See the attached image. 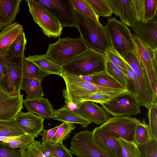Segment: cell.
Listing matches in <instances>:
<instances>
[{
	"mask_svg": "<svg viewBox=\"0 0 157 157\" xmlns=\"http://www.w3.org/2000/svg\"><path fill=\"white\" fill-rule=\"evenodd\" d=\"M1 56L3 66V89L13 96L19 94L21 90L24 59L13 58L9 56L8 52Z\"/></svg>",
	"mask_w": 157,
	"mask_h": 157,
	"instance_id": "cell-7",
	"label": "cell"
},
{
	"mask_svg": "<svg viewBox=\"0 0 157 157\" xmlns=\"http://www.w3.org/2000/svg\"><path fill=\"white\" fill-rule=\"evenodd\" d=\"M47 8L62 27H76L75 8L71 0H33Z\"/></svg>",
	"mask_w": 157,
	"mask_h": 157,
	"instance_id": "cell-13",
	"label": "cell"
},
{
	"mask_svg": "<svg viewBox=\"0 0 157 157\" xmlns=\"http://www.w3.org/2000/svg\"><path fill=\"white\" fill-rule=\"evenodd\" d=\"M15 119L25 134L34 138L41 136L44 129V119L30 112L24 113L21 110Z\"/></svg>",
	"mask_w": 157,
	"mask_h": 157,
	"instance_id": "cell-15",
	"label": "cell"
},
{
	"mask_svg": "<svg viewBox=\"0 0 157 157\" xmlns=\"http://www.w3.org/2000/svg\"><path fill=\"white\" fill-rule=\"evenodd\" d=\"M130 27L144 44L157 50V15L146 21L135 20Z\"/></svg>",
	"mask_w": 157,
	"mask_h": 157,
	"instance_id": "cell-14",
	"label": "cell"
},
{
	"mask_svg": "<svg viewBox=\"0 0 157 157\" xmlns=\"http://www.w3.org/2000/svg\"><path fill=\"white\" fill-rule=\"evenodd\" d=\"M23 104L28 112L35 113L44 119L52 118L54 110L48 100L43 97L31 99L25 98Z\"/></svg>",
	"mask_w": 157,
	"mask_h": 157,
	"instance_id": "cell-19",
	"label": "cell"
},
{
	"mask_svg": "<svg viewBox=\"0 0 157 157\" xmlns=\"http://www.w3.org/2000/svg\"><path fill=\"white\" fill-rule=\"evenodd\" d=\"M93 78L94 83L99 86L113 88L126 89L106 71L93 75Z\"/></svg>",
	"mask_w": 157,
	"mask_h": 157,
	"instance_id": "cell-30",
	"label": "cell"
},
{
	"mask_svg": "<svg viewBox=\"0 0 157 157\" xmlns=\"http://www.w3.org/2000/svg\"><path fill=\"white\" fill-rule=\"evenodd\" d=\"M23 94L20 93L0 102V120H9L15 118L23 109Z\"/></svg>",
	"mask_w": 157,
	"mask_h": 157,
	"instance_id": "cell-21",
	"label": "cell"
},
{
	"mask_svg": "<svg viewBox=\"0 0 157 157\" xmlns=\"http://www.w3.org/2000/svg\"><path fill=\"white\" fill-rule=\"evenodd\" d=\"M24 134L15 118L9 120H0V136H16Z\"/></svg>",
	"mask_w": 157,
	"mask_h": 157,
	"instance_id": "cell-29",
	"label": "cell"
},
{
	"mask_svg": "<svg viewBox=\"0 0 157 157\" xmlns=\"http://www.w3.org/2000/svg\"><path fill=\"white\" fill-rule=\"evenodd\" d=\"M75 111L91 122L100 125L109 118V115L102 107L94 102L84 101Z\"/></svg>",
	"mask_w": 157,
	"mask_h": 157,
	"instance_id": "cell-18",
	"label": "cell"
},
{
	"mask_svg": "<svg viewBox=\"0 0 157 157\" xmlns=\"http://www.w3.org/2000/svg\"><path fill=\"white\" fill-rule=\"evenodd\" d=\"M3 75V66L2 63L1 56L0 55V89L4 90L3 88L2 85V80Z\"/></svg>",
	"mask_w": 157,
	"mask_h": 157,
	"instance_id": "cell-48",
	"label": "cell"
},
{
	"mask_svg": "<svg viewBox=\"0 0 157 157\" xmlns=\"http://www.w3.org/2000/svg\"><path fill=\"white\" fill-rule=\"evenodd\" d=\"M140 122L135 117L128 116H116L109 118L99 127L117 138L134 142L135 130Z\"/></svg>",
	"mask_w": 157,
	"mask_h": 157,
	"instance_id": "cell-12",
	"label": "cell"
},
{
	"mask_svg": "<svg viewBox=\"0 0 157 157\" xmlns=\"http://www.w3.org/2000/svg\"><path fill=\"white\" fill-rule=\"evenodd\" d=\"M106 69V72L127 90L129 82V78L107 58Z\"/></svg>",
	"mask_w": 157,
	"mask_h": 157,
	"instance_id": "cell-35",
	"label": "cell"
},
{
	"mask_svg": "<svg viewBox=\"0 0 157 157\" xmlns=\"http://www.w3.org/2000/svg\"><path fill=\"white\" fill-rule=\"evenodd\" d=\"M117 139L121 147L122 157H140L137 145L135 142L128 141L120 137Z\"/></svg>",
	"mask_w": 157,
	"mask_h": 157,
	"instance_id": "cell-37",
	"label": "cell"
},
{
	"mask_svg": "<svg viewBox=\"0 0 157 157\" xmlns=\"http://www.w3.org/2000/svg\"><path fill=\"white\" fill-rule=\"evenodd\" d=\"M35 138L29 135L24 134L16 136L8 144L14 148H22L34 140Z\"/></svg>",
	"mask_w": 157,
	"mask_h": 157,
	"instance_id": "cell-44",
	"label": "cell"
},
{
	"mask_svg": "<svg viewBox=\"0 0 157 157\" xmlns=\"http://www.w3.org/2000/svg\"><path fill=\"white\" fill-rule=\"evenodd\" d=\"M111 6L113 13L118 17L121 22L130 26L138 15L135 0H107Z\"/></svg>",
	"mask_w": 157,
	"mask_h": 157,
	"instance_id": "cell-17",
	"label": "cell"
},
{
	"mask_svg": "<svg viewBox=\"0 0 157 157\" xmlns=\"http://www.w3.org/2000/svg\"><path fill=\"white\" fill-rule=\"evenodd\" d=\"M124 93L98 92L90 95L85 101H90L101 104L109 101L116 96Z\"/></svg>",
	"mask_w": 157,
	"mask_h": 157,
	"instance_id": "cell-42",
	"label": "cell"
},
{
	"mask_svg": "<svg viewBox=\"0 0 157 157\" xmlns=\"http://www.w3.org/2000/svg\"><path fill=\"white\" fill-rule=\"evenodd\" d=\"M26 42L25 34L23 31L10 46L7 52L9 56L14 59L23 60L25 57L24 53Z\"/></svg>",
	"mask_w": 157,
	"mask_h": 157,
	"instance_id": "cell-27",
	"label": "cell"
},
{
	"mask_svg": "<svg viewBox=\"0 0 157 157\" xmlns=\"http://www.w3.org/2000/svg\"><path fill=\"white\" fill-rule=\"evenodd\" d=\"M76 27L88 48L105 54L111 47L104 27L83 16L75 9Z\"/></svg>",
	"mask_w": 157,
	"mask_h": 157,
	"instance_id": "cell-2",
	"label": "cell"
},
{
	"mask_svg": "<svg viewBox=\"0 0 157 157\" xmlns=\"http://www.w3.org/2000/svg\"><path fill=\"white\" fill-rule=\"evenodd\" d=\"M105 54L88 48L69 63L62 66L63 71L78 76L94 75L106 71Z\"/></svg>",
	"mask_w": 157,
	"mask_h": 157,
	"instance_id": "cell-3",
	"label": "cell"
},
{
	"mask_svg": "<svg viewBox=\"0 0 157 157\" xmlns=\"http://www.w3.org/2000/svg\"><path fill=\"white\" fill-rule=\"evenodd\" d=\"M148 117L149 119L148 125L150 138L157 140V103L152 104L148 109Z\"/></svg>",
	"mask_w": 157,
	"mask_h": 157,
	"instance_id": "cell-41",
	"label": "cell"
},
{
	"mask_svg": "<svg viewBox=\"0 0 157 157\" xmlns=\"http://www.w3.org/2000/svg\"><path fill=\"white\" fill-rule=\"evenodd\" d=\"M25 2L34 21L41 29L43 33L49 37H59L63 27L58 19L47 8L33 0Z\"/></svg>",
	"mask_w": 157,
	"mask_h": 157,
	"instance_id": "cell-6",
	"label": "cell"
},
{
	"mask_svg": "<svg viewBox=\"0 0 157 157\" xmlns=\"http://www.w3.org/2000/svg\"><path fill=\"white\" fill-rule=\"evenodd\" d=\"M127 75L129 79V85L127 90L135 95L141 106H142V100L140 85L133 71L125 61Z\"/></svg>",
	"mask_w": 157,
	"mask_h": 157,
	"instance_id": "cell-33",
	"label": "cell"
},
{
	"mask_svg": "<svg viewBox=\"0 0 157 157\" xmlns=\"http://www.w3.org/2000/svg\"><path fill=\"white\" fill-rule=\"evenodd\" d=\"M19 149L22 157H46L40 141L34 140Z\"/></svg>",
	"mask_w": 157,
	"mask_h": 157,
	"instance_id": "cell-36",
	"label": "cell"
},
{
	"mask_svg": "<svg viewBox=\"0 0 157 157\" xmlns=\"http://www.w3.org/2000/svg\"><path fill=\"white\" fill-rule=\"evenodd\" d=\"M93 75H88L83 76H79L83 80L91 83H94L93 76Z\"/></svg>",
	"mask_w": 157,
	"mask_h": 157,
	"instance_id": "cell-49",
	"label": "cell"
},
{
	"mask_svg": "<svg viewBox=\"0 0 157 157\" xmlns=\"http://www.w3.org/2000/svg\"><path fill=\"white\" fill-rule=\"evenodd\" d=\"M52 119L63 122L78 124L82 127L85 128L92 123L78 113L69 109L66 105L55 110L54 115Z\"/></svg>",
	"mask_w": 157,
	"mask_h": 157,
	"instance_id": "cell-24",
	"label": "cell"
},
{
	"mask_svg": "<svg viewBox=\"0 0 157 157\" xmlns=\"http://www.w3.org/2000/svg\"><path fill=\"white\" fill-rule=\"evenodd\" d=\"M92 135L94 142L108 154L113 157H122L117 138L111 133L99 126L94 128Z\"/></svg>",
	"mask_w": 157,
	"mask_h": 157,
	"instance_id": "cell-16",
	"label": "cell"
},
{
	"mask_svg": "<svg viewBox=\"0 0 157 157\" xmlns=\"http://www.w3.org/2000/svg\"><path fill=\"white\" fill-rule=\"evenodd\" d=\"M101 105L107 113L114 117L136 115L141 112L136 97L128 91Z\"/></svg>",
	"mask_w": 157,
	"mask_h": 157,
	"instance_id": "cell-11",
	"label": "cell"
},
{
	"mask_svg": "<svg viewBox=\"0 0 157 157\" xmlns=\"http://www.w3.org/2000/svg\"><path fill=\"white\" fill-rule=\"evenodd\" d=\"M99 17H109L113 13V10L107 0H86Z\"/></svg>",
	"mask_w": 157,
	"mask_h": 157,
	"instance_id": "cell-32",
	"label": "cell"
},
{
	"mask_svg": "<svg viewBox=\"0 0 157 157\" xmlns=\"http://www.w3.org/2000/svg\"><path fill=\"white\" fill-rule=\"evenodd\" d=\"M134 51L144 66L154 93V99L157 97V50L146 45L134 34H131Z\"/></svg>",
	"mask_w": 157,
	"mask_h": 157,
	"instance_id": "cell-8",
	"label": "cell"
},
{
	"mask_svg": "<svg viewBox=\"0 0 157 157\" xmlns=\"http://www.w3.org/2000/svg\"><path fill=\"white\" fill-rule=\"evenodd\" d=\"M150 139L148 125L144 119L140 122L136 128L134 138V142L137 144H143Z\"/></svg>",
	"mask_w": 157,
	"mask_h": 157,
	"instance_id": "cell-38",
	"label": "cell"
},
{
	"mask_svg": "<svg viewBox=\"0 0 157 157\" xmlns=\"http://www.w3.org/2000/svg\"><path fill=\"white\" fill-rule=\"evenodd\" d=\"M133 71L139 83L142 106L148 109L155 102L153 91L145 68L134 51L129 52L123 58Z\"/></svg>",
	"mask_w": 157,
	"mask_h": 157,
	"instance_id": "cell-10",
	"label": "cell"
},
{
	"mask_svg": "<svg viewBox=\"0 0 157 157\" xmlns=\"http://www.w3.org/2000/svg\"><path fill=\"white\" fill-rule=\"evenodd\" d=\"M26 59L36 65L46 75L55 74L61 76L63 72L62 66L52 61L45 54L29 55Z\"/></svg>",
	"mask_w": 157,
	"mask_h": 157,
	"instance_id": "cell-23",
	"label": "cell"
},
{
	"mask_svg": "<svg viewBox=\"0 0 157 157\" xmlns=\"http://www.w3.org/2000/svg\"><path fill=\"white\" fill-rule=\"evenodd\" d=\"M13 96L6 91L0 89V102L9 99Z\"/></svg>",
	"mask_w": 157,
	"mask_h": 157,
	"instance_id": "cell-47",
	"label": "cell"
},
{
	"mask_svg": "<svg viewBox=\"0 0 157 157\" xmlns=\"http://www.w3.org/2000/svg\"><path fill=\"white\" fill-rule=\"evenodd\" d=\"M41 144L46 157H73L69 149L63 143L54 144L42 142Z\"/></svg>",
	"mask_w": 157,
	"mask_h": 157,
	"instance_id": "cell-26",
	"label": "cell"
},
{
	"mask_svg": "<svg viewBox=\"0 0 157 157\" xmlns=\"http://www.w3.org/2000/svg\"><path fill=\"white\" fill-rule=\"evenodd\" d=\"M21 0H0V29L12 23L20 11Z\"/></svg>",
	"mask_w": 157,
	"mask_h": 157,
	"instance_id": "cell-20",
	"label": "cell"
},
{
	"mask_svg": "<svg viewBox=\"0 0 157 157\" xmlns=\"http://www.w3.org/2000/svg\"><path fill=\"white\" fill-rule=\"evenodd\" d=\"M75 9L85 17L101 24L96 15L86 0H71Z\"/></svg>",
	"mask_w": 157,
	"mask_h": 157,
	"instance_id": "cell-31",
	"label": "cell"
},
{
	"mask_svg": "<svg viewBox=\"0 0 157 157\" xmlns=\"http://www.w3.org/2000/svg\"><path fill=\"white\" fill-rule=\"evenodd\" d=\"M59 126V125L49 130L44 129L41 135L42 136V142H50Z\"/></svg>",
	"mask_w": 157,
	"mask_h": 157,
	"instance_id": "cell-46",
	"label": "cell"
},
{
	"mask_svg": "<svg viewBox=\"0 0 157 157\" xmlns=\"http://www.w3.org/2000/svg\"><path fill=\"white\" fill-rule=\"evenodd\" d=\"M104 28L111 47L122 57L134 51L130 30L126 25L115 17L109 18Z\"/></svg>",
	"mask_w": 157,
	"mask_h": 157,
	"instance_id": "cell-5",
	"label": "cell"
},
{
	"mask_svg": "<svg viewBox=\"0 0 157 157\" xmlns=\"http://www.w3.org/2000/svg\"><path fill=\"white\" fill-rule=\"evenodd\" d=\"M61 77L65 82L66 88L62 90L66 104H75L78 106L91 94L98 92H124V89L109 88L87 82L80 76L63 71Z\"/></svg>",
	"mask_w": 157,
	"mask_h": 157,
	"instance_id": "cell-1",
	"label": "cell"
},
{
	"mask_svg": "<svg viewBox=\"0 0 157 157\" xmlns=\"http://www.w3.org/2000/svg\"><path fill=\"white\" fill-rule=\"evenodd\" d=\"M144 8L143 21H146L157 15V1L156 0H144Z\"/></svg>",
	"mask_w": 157,
	"mask_h": 157,
	"instance_id": "cell-43",
	"label": "cell"
},
{
	"mask_svg": "<svg viewBox=\"0 0 157 157\" xmlns=\"http://www.w3.org/2000/svg\"><path fill=\"white\" fill-rule=\"evenodd\" d=\"M24 31L23 26L14 22L3 28L0 32V55L7 52L16 38Z\"/></svg>",
	"mask_w": 157,
	"mask_h": 157,
	"instance_id": "cell-22",
	"label": "cell"
},
{
	"mask_svg": "<svg viewBox=\"0 0 157 157\" xmlns=\"http://www.w3.org/2000/svg\"><path fill=\"white\" fill-rule=\"evenodd\" d=\"M105 54L107 59L128 77L125 60L114 48L112 47L109 48Z\"/></svg>",
	"mask_w": 157,
	"mask_h": 157,
	"instance_id": "cell-39",
	"label": "cell"
},
{
	"mask_svg": "<svg viewBox=\"0 0 157 157\" xmlns=\"http://www.w3.org/2000/svg\"><path fill=\"white\" fill-rule=\"evenodd\" d=\"M88 48L80 36L75 39L59 37L56 42L48 44L45 54L52 61L62 66L85 52Z\"/></svg>",
	"mask_w": 157,
	"mask_h": 157,
	"instance_id": "cell-4",
	"label": "cell"
},
{
	"mask_svg": "<svg viewBox=\"0 0 157 157\" xmlns=\"http://www.w3.org/2000/svg\"><path fill=\"white\" fill-rule=\"evenodd\" d=\"M76 127L74 123L63 122L59 125L54 136L50 142L54 144H62Z\"/></svg>",
	"mask_w": 157,
	"mask_h": 157,
	"instance_id": "cell-34",
	"label": "cell"
},
{
	"mask_svg": "<svg viewBox=\"0 0 157 157\" xmlns=\"http://www.w3.org/2000/svg\"><path fill=\"white\" fill-rule=\"evenodd\" d=\"M22 73L23 78H36L41 82L47 76L38 67L32 62L24 58L22 65Z\"/></svg>",
	"mask_w": 157,
	"mask_h": 157,
	"instance_id": "cell-28",
	"label": "cell"
},
{
	"mask_svg": "<svg viewBox=\"0 0 157 157\" xmlns=\"http://www.w3.org/2000/svg\"><path fill=\"white\" fill-rule=\"evenodd\" d=\"M69 150L77 157H113L94 141L92 131L85 130L76 134L71 141Z\"/></svg>",
	"mask_w": 157,
	"mask_h": 157,
	"instance_id": "cell-9",
	"label": "cell"
},
{
	"mask_svg": "<svg viewBox=\"0 0 157 157\" xmlns=\"http://www.w3.org/2000/svg\"><path fill=\"white\" fill-rule=\"evenodd\" d=\"M137 145L140 157H157V140L150 138L146 143Z\"/></svg>",
	"mask_w": 157,
	"mask_h": 157,
	"instance_id": "cell-40",
	"label": "cell"
},
{
	"mask_svg": "<svg viewBox=\"0 0 157 157\" xmlns=\"http://www.w3.org/2000/svg\"><path fill=\"white\" fill-rule=\"evenodd\" d=\"M21 90L26 92L28 99L41 98L44 95L41 82L34 78H23Z\"/></svg>",
	"mask_w": 157,
	"mask_h": 157,
	"instance_id": "cell-25",
	"label": "cell"
},
{
	"mask_svg": "<svg viewBox=\"0 0 157 157\" xmlns=\"http://www.w3.org/2000/svg\"><path fill=\"white\" fill-rule=\"evenodd\" d=\"M0 157H22L19 149L11 147L6 143L0 141Z\"/></svg>",
	"mask_w": 157,
	"mask_h": 157,
	"instance_id": "cell-45",
	"label": "cell"
}]
</instances>
